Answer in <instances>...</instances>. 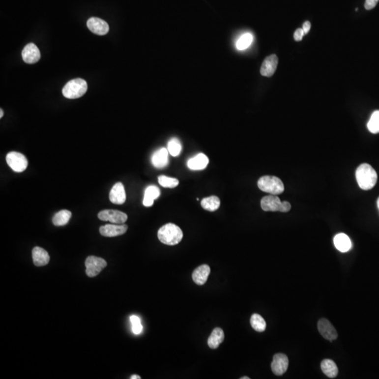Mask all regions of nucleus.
Wrapping results in <instances>:
<instances>
[{"instance_id": "f257e3e1", "label": "nucleus", "mask_w": 379, "mask_h": 379, "mask_svg": "<svg viewBox=\"0 0 379 379\" xmlns=\"http://www.w3.org/2000/svg\"><path fill=\"white\" fill-rule=\"evenodd\" d=\"M356 179L359 186L362 190H371L375 186L377 182V173L372 166L362 164L356 170Z\"/></svg>"}, {"instance_id": "f03ea898", "label": "nucleus", "mask_w": 379, "mask_h": 379, "mask_svg": "<svg viewBox=\"0 0 379 379\" xmlns=\"http://www.w3.org/2000/svg\"><path fill=\"white\" fill-rule=\"evenodd\" d=\"M157 237L162 243L174 246L179 243L183 239L181 229L174 224H167L160 228L157 233Z\"/></svg>"}, {"instance_id": "7ed1b4c3", "label": "nucleus", "mask_w": 379, "mask_h": 379, "mask_svg": "<svg viewBox=\"0 0 379 379\" xmlns=\"http://www.w3.org/2000/svg\"><path fill=\"white\" fill-rule=\"evenodd\" d=\"M87 83L85 80L77 78L70 80L63 88V94L69 99L82 97L87 91Z\"/></svg>"}, {"instance_id": "20e7f679", "label": "nucleus", "mask_w": 379, "mask_h": 379, "mask_svg": "<svg viewBox=\"0 0 379 379\" xmlns=\"http://www.w3.org/2000/svg\"><path fill=\"white\" fill-rule=\"evenodd\" d=\"M259 189L270 195H280L285 190V186L280 178L272 175L261 177L258 181Z\"/></svg>"}, {"instance_id": "39448f33", "label": "nucleus", "mask_w": 379, "mask_h": 379, "mask_svg": "<svg viewBox=\"0 0 379 379\" xmlns=\"http://www.w3.org/2000/svg\"><path fill=\"white\" fill-rule=\"evenodd\" d=\"M262 209L265 211H280L288 212L291 209V204L288 202H281L275 195H267L261 201Z\"/></svg>"}, {"instance_id": "423d86ee", "label": "nucleus", "mask_w": 379, "mask_h": 379, "mask_svg": "<svg viewBox=\"0 0 379 379\" xmlns=\"http://www.w3.org/2000/svg\"><path fill=\"white\" fill-rule=\"evenodd\" d=\"M6 160L11 170L17 173L24 172L29 165L26 156L18 152H10L6 155Z\"/></svg>"}, {"instance_id": "0eeeda50", "label": "nucleus", "mask_w": 379, "mask_h": 379, "mask_svg": "<svg viewBox=\"0 0 379 379\" xmlns=\"http://www.w3.org/2000/svg\"><path fill=\"white\" fill-rule=\"evenodd\" d=\"M86 274L89 277H96L103 269L107 266V262L102 258L90 256L87 258L85 262Z\"/></svg>"}, {"instance_id": "6e6552de", "label": "nucleus", "mask_w": 379, "mask_h": 379, "mask_svg": "<svg viewBox=\"0 0 379 379\" xmlns=\"http://www.w3.org/2000/svg\"><path fill=\"white\" fill-rule=\"evenodd\" d=\"M98 217L101 221H110L116 224H124L128 219L127 215L125 213L113 209L101 211L98 213Z\"/></svg>"}, {"instance_id": "1a4fd4ad", "label": "nucleus", "mask_w": 379, "mask_h": 379, "mask_svg": "<svg viewBox=\"0 0 379 379\" xmlns=\"http://www.w3.org/2000/svg\"><path fill=\"white\" fill-rule=\"evenodd\" d=\"M318 329L321 335L326 340L333 341L337 339V331L330 321L325 318H321L318 321Z\"/></svg>"}, {"instance_id": "9d476101", "label": "nucleus", "mask_w": 379, "mask_h": 379, "mask_svg": "<svg viewBox=\"0 0 379 379\" xmlns=\"http://www.w3.org/2000/svg\"><path fill=\"white\" fill-rule=\"evenodd\" d=\"M289 366V359L283 353L275 354L271 363L272 372L276 376L283 375L287 372Z\"/></svg>"}, {"instance_id": "9b49d317", "label": "nucleus", "mask_w": 379, "mask_h": 379, "mask_svg": "<svg viewBox=\"0 0 379 379\" xmlns=\"http://www.w3.org/2000/svg\"><path fill=\"white\" fill-rule=\"evenodd\" d=\"M125 224H107L100 228V233L104 237H113L122 235L127 231Z\"/></svg>"}, {"instance_id": "f8f14e48", "label": "nucleus", "mask_w": 379, "mask_h": 379, "mask_svg": "<svg viewBox=\"0 0 379 379\" xmlns=\"http://www.w3.org/2000/svg\"><path fill=\"white\" fill-rule=\"evenodd\" d=\"M41 54L38 47L33 43H29L24 47L22 52L23 60L26 63H37L40 59Z\"/></svg>"}, {"instance_id": "ddd939ff", "label": "nucleus", "mask_w": 379, "mask_h": 379, "mask_svg": "<svg viewBox=\"0 0 379 379\" xmlns=\"http://www.w3.org/2000/svg\"><path fill=\"white\" fill-rule=\"evenodd\" d=\"M278 58L275 54L269 56L262 62L261 67V74L264 77L270 78L276 71Z\"/></svg>"}, {"instance_id": "4468645a", "label": "nucleus", "mask_w": 379, "mask_h": 379, "mask_svg": "<svg viewBox=\"0 0 379 379\" xmlns=\"http://www.w3.org/2000/svg\"><path fill=\"white\" fill-rule=\"evenodd\" d=\"M88 29L98 35H105L109 31V26L106 21L98 18L92 17L88 20Z\"/></svg>"}, {"instance_id": "2eb2a0df", "label": "nucleus", "mask_w": 379, "mask_h": 379, "mask_svg": "<svg viewBox=\"0 0 379 379\" xmlns=\"http://www.w3.org/2000/svg\"><path fill=\"white\" fill-rule=\"evenodd\" d=\"M109 198L113 204H122L125 203V190L122 183H117L114 185L110 192Z\"/></svg>"}, {"instance_id": "dca6fc26", "label": "nucleus", "mask_w": 379, "mask_h": 379, "mask_svg": "<svg viewBox=\"0 0 379 379\" xmlns=\"http://www.w3.org/2000/svg\"><path fill=\"white\" fill-rule=\"evenodd\" d=\"M210 272H211V269H210L209 265H206V264L200 265V266L197 267L193 272L192 276H193V281L200 286L204 285L207 281Z\"/></svg>"}, {"instance_id": "f3484780", "label": "nucleus", "mask_w": 379, "mask_h": 379, "mask_svg": "<svg viewBox=\"0 0 379 379\" xmlns=\"http://www.w3.org/2000/svg\"><path fill=\"white\" fill-rule=\"evenodd\" d=\"M32 254L33 262L36 266H44L49 263L50 257L45 249L35 247L32 249Z\"/></svg>"}, {"instance_id": "a211bd4d", "label": "nucleus", "mask_w": 379, "mask_h": 379, "mask_svg": "<svg viewBox=\"0 0 379 379\" xmlns=\"http://www.w3.org/2000/svg\"><path fill=\"white\" fill-rule=\"evenodd\" d=\"M209 164V158L204 154L200 153L190 159L188 162V168L192 170H203Z\"/></svg>"}, {"instance_id": "6ab92c4d", "label": "nucleus", "mask_w": 379, "mask_h": 379, "mask_svg": "<svg viewBox=\"0 0 379 379\" xmlns=\"http://www.w3.org/2000/svg\"><path fill=\"white\" fill-rule=\"evenodd\" d=\"M168 150L163 147L156 151L152 157V165L156 168L162 169L168 165Z\"/></svg>"}, {"instance_id": "aec40b11", "label": "nucleus", "mask_w": 379, "mask_h": 379, "mask_svg": "<svg viewBox=\"0 0 379 379\" xmlns=\"http://www.w3.org/2000/svg\"><path fill=\"white\" fill-rule=\"evenodd\" d=\"M334 243L336 248L341 252H349L352 247V242L347 234L339 233L336 234L334 239Z\"/></svg>"}, {"instance_id": "412c9836", "label": "nucleus", "mask_w": 379, "mask_h": 379, "mask_svg": "<svg viewBox=\"0 0 379 379\" xmlns=\"http://www.w3.org/2000/svg\"><path fill=\"white\" fill-rule=\"evenodd\" d=\"M160 195V190L157 186L150 185L147 187L145 191L143 204L147 207L152 206L153 204L154 200L157 199Z\"/></svg>"}, {"instance_id": "4be33fe9", "label": "nucleus", "mask_w": 379, "mask_h": 379, "mask_svg": "<svg viewBox=\"0 0 379 379\" xmlns=\"http://www.w3.org/2000/svg\"><path fill=\"white\" fill-rule=\"evenodd\" d=\"M224 340V332L221 328H215L208 339L207 344L210 349H216Z\"/></svg>"}, {"instance_id": "5701e85b", "label": "nucleus", "mask_w": 379, "mask_h": 379, "mask_svg": "<svg viewBox=\"0 0 379 379\" xmlns=\"http://www.w3.org/2000/svg\"><path fill=\"white\" fill-rule=\"evenodd\" d=\"M321 369L323 373L329 377V378L334 379L337 377L338 370L337 365L334 361L325 359L321 362Z\"/></svg>"}, {"instance_id": "b1692460", "label": "nucleus", "mask_w": 379, "mask_h": 379, "mask_svg": "<svg viewBox=\"0 0 379 379\" xmlns=\"http://www.w3.org/2000/svg\"><path fill=\"white\" fill-rule=\"evenodd\" d=\"M72 214L68 210H61L57 213L53 217L52 221L54 226H63L66 225L71 218Z\"/></svg>"}, {"instance_id": "393cba45", "label": "nucleus", "mask_w": 379, "mask_h": 379, "mask_svg": "<svg viewBox=\"0 0 379 379\" xmlns=\"http://www.w3.org/2000/svg\"><path fill=\"white\" fill-rule=\"evenodd\" d=\"M221 201L218 197L211 196L204 198L201 201V205L203 209L209 211H215L219 209Z\"/></svg>"}, {"instance_id": "a878e982", "label": "nucleus", "mask_w": 379, "mask_h": 379, "mask_svg": "<svg viewBox=\"0 0 379 379\" xmlns=\"http://www.w3.org/2000/svg\"><path fill=\"white\" fill-rule=\"evenodd\" d=\"M251 325L254 330L258 332H262L266 329V322L263 318H262L260 315L254 314L251 317L250 319Z\"/></svg>"}, {"instance_id": "bb28decb", "label": "nucleus", "mask_w": 379, "mask_h": 379, "mask_svg": "<svg viewBox=\"0 0 379 379\" xmlns=\"http://www.w3.org/2000/svg\"><path fill=\"white\" fill-rule=\"evenodd\" d=\"M369 131L372 134L379 133V111H375L371 116L370 121L367 124Z\"/></svg>"}, {"instance_id": "cd10ccee", "label": "nucleus", "mask_w": 379, "mask_h": 379, "mask_svg": "<svg viewBox=\"0 0 379 379\" xmlns=\"http://www.w3.org/2000/svg\"><path fill=\"white\" fill-rule=\"evenodd\" d=\"M158 182L164 188H175L178 186L179 181L177 178H171L166 175H160L158 177Z\"/></svg>"}, {"instance_id": "c85d7f7f", "label": "nucleus", "mask_w": 379, "mask_h": 379, "mask_svg": "<svg viewBox=\"0 0 379 379\" xmlns=\"http://www.w3.org/2000/svg\"><path fill=\"white\" fill-rule=\"evenodd\" d=\"M181 149V144H180L178 139H172L169 141L168 148H167V150H168L170 155L174 156V157H176V156L179 155Z\"/></svg>"}, {"instance_id": "c756f323", "label": "nucleus", "mask_w": 379, "mask_h": 379, "mask_svg": "<svg viewBox=\"0 0 379 379\" xmlns=\"http://www.w3.org/2000/svg\"><path fill=\"white\" fill-rule=\"evenodd\" d=\"M253 37L250 33H246L243 34L237 42V47L239 50H244V49L248 48L250 44H252Z\"/></svg>"}, {"instance_id": "7c9ffc66", "label": "nucleus", "mask_w": 379, "mask_h": 379, "mask_svg": "<svg viewBox=\"0 0 379 379\" xmlns=\"http://www.w3.org/2000/svg\"><path fill=\"white\" fill-rule=\"evenodd\" d=\"M130 321L131 324H132L133 333L136 335L140 334L143 330V326L141 324L140 318L138 316H131Z\"/></svg>"}, {"instance_id": "2f4dec72", "label": "nucleus", "mask_w": 379, "mask_h": 379, "mask_svg": "<svg viewBox=\"0 0 379 379\" xmlns=\"http://www.w3.org/2000/svg\"><path fill=\"white\" fill-rule=\"evenodd\" d=\"M379 0H366L365 7L367 10L373 9L378 4Z\"/></svg>"}, {"instance_id": "473e14b6", "label": "nucleus", "mask_w": 379, "mask_h": 379, "mask_svg": "<svg viewBox=\"0 0 379 379\" xmlns=\"http://www.w3.org/2000/svg\"><path fill=\"white\" fill-rule=\"evenodd\" d=\"M304 34V32H303V29H297L295 31L294 34H293V38H294L295 41L299 42V41L302 40V39H303Z\"/></svg>"}, {"instance_id": "72a5a7b5", "label": "nucleus", "mask_w": 379, "mask_h": 379, "mask_svg": "<svg viewBox=\"0 0 379 379\" xmlns=\"http://www.w3.org/2000/svg\"><path fill=\"white\" fill-rule=\"evenodd\" d=\"M311 24L309 21H306L303 25V30L304 32V34H306L309 32L310 29H311Z\"/></svg>"}, {"instance_id": "f704fd0d", "label": "nucleus", "mask_w": 379, "mask_h": 379, "mask_svg": "<svg viewBox=\"0 0 379 379\" xmlns=\"http://www.w3.org/2000/svg\"><path fill=\"white\" fill-rule=\"evenodd\" d=\"M131 379H141V377L138 375L131 376Z\"/></svg>"}, {"instance_id": "c9c22d12", "label": "nucleus", "mask_w": 379, "mask_h": 379, "mask_svg": "<svg viewBox=\"0 0 379 379\" xmlns=\"http://www.w3.org/2000/svg\"><path fill=\"white\" fill-rule=\"evenodd\" d=\"M0 113H1V114H0V118H2L3 116H4V111H3L2 109L0 110Z\"/></svg>"}, {"instance_id": "e433bc0d", "label": "nucleus", "mask_w": 379, "mask_h": 379, "mask_svg": "<svg viewBox=\"0 0 379 379\" xmlns=\"http://www.w3.org/2000/svg\"><path fill=\"white\" fill-rule=\"evenodd\" d=\"M377 206H378V209L379 210V198H378V200H377Z\"/></svg>"}, {"instance_id": "4c0bfd02", "label": "nucleus", "mask_w": 379, "mask_h": 379, "mask_svg": "<svg viewBox=\"0 0 379 379\" xmlns=\"http://www.w3.org/2000/svg\"><path fill=\"white\" fill-rule=\"evenodd\" d=\"M250 379L249 378V377H242V378H241V379Z\"/></svg>"}]
</instances>
